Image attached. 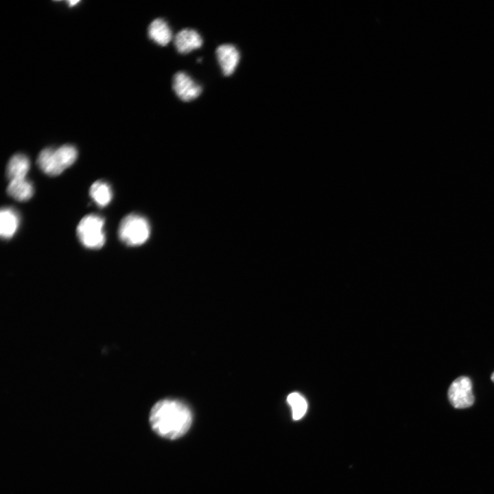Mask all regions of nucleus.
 <instances>
[{
	"label": "nucleus",
	"mask_w": 494,
	"mask_h": 494,
	"mask_svg": "<svg viewBox=\"0 0 494 494\" xmlns=\"http://www.w3.org/2000/svg\"><path fill=\"white\" fill-rule=\"evenodd\" d=\"M149 420L152 430L158 435L168 439H176L189 430L192 413L185 403L165 399L153 405Z\"/></svg>",
	"instance_id": "f257e3e1"
},
{
	"label": "nucleus",
	"mask_w": 494,
	"mask_h": 494,
	"mask_svg": "<svg viewBox=\"0 0 494 494\" xmlns=\"http://www.w3.org/2000/svg\"><path fill=\"white\" fill-rule=\"evenodd\" d=\"M78 2H79V1H68L70 6H73L75 4L78 3Z\"/></svg>",
	"instance_id": "2eb2a0df"
},
{
	"label": "nucleus",
	"mask_w": 494,
	"mask_h": 494,
	"mask_svg": "<svg viewBox=\"0 0 494 494\" xmlns=\"http://www.w3.org/2000/svg\"><path fill=\"white\" fill-rule=\"evenodd\" d=\"M172 86L176 95L185 102L198 98L202 91V86L184 71L174 74Z\"/></svg>",
	"instance_id": "423d86ee"
},
{
	"label": "nucleus",
	"mask_w": 494,
	"mask_h": 494,
	"mask_svg": "<svg viewBox=\"0 0 494 494\" xmlns=\"http://www.w3.org/2000/svg\"><path fill=\"white\" fill-rule=\"evenodd\" d=\"M287 401L292 408V417L294 420H299L305 415L307 404L302 395L298 392H292L288 395Z\"/></svg>",
	"instance_id": "4468645a"
},
{
	"label": "nucleus",
	"mask_w": 494,
	"mask_h": 494,
	"mask_svg": "<svg viewBox=\"0 0 494 494\" xmlns=\"http://www.w3.org/2000/svg\"><path fill=\"white\" fill-rule=\"evenodd\" d=\"M174 44L178 53L187 54L194 49L200 48L203 39L200 33L192 28H183L174 36Z\"/></svg>",
	"instance_id": "6e6552de"
},
{
	"label": "nucleus",
	"mask_w": 494,
	"mask_h": 494,
	"mask_svg": "<svg viewBox=\"0 0 494 494\" xmlns=\"http://www.w3.org/2000/svg\"><path fill=\"white\" fill-rule=\"evenodd\" d=\"M447 398L456 409H465L475 402L473 383L470 377L461 375L456 378L447 389Z\"/></svg>",
	"instance_id": "39448f33"
},
{
	"label": "nucleus",
	"mask_w": 494,
	"mask_h": 494,
	"mask_svg": "<svg viewBox=\"0 0 494 494\" xmlns=\"http://www.w3.org/2000/svg\"><path fill=\"white\" fill-rule=\"evenodd\" d=\"M150 235V226L145 217L131 213L125 216L121 221L118 235L126 245L137 246L144 244Z\"/></svg>",
	"instance_id": "7ed1b4c3"
},
{
	"label": "nucleus",
	"mask_w": 494,
	"mask_h": 494,
	"mask_svg": "<svg viewBox=\"0 0 494 494\" xmlns=\"http://www.w3.org/2000/svg\"><path fill=\"white\" fill-rule=\"evenodd\" d=\"M19 225L17 213L12 208H2L0 213V235L3 239H10L15 234Z\"/></svg>",
	"instance_id": "9d476101"
},
{
	"label": "nucleus",
	"mask_w": 494,
	"mask_h": 494,
	"mask_svg": "<svg viewBox=\"0 0 494 494\" xmlns=\"http://www.w3.org/2000/svg\"><path fill=\"white\" fill-rule=\"evenodd\" d=\"M149 38L161 46L167 45L172 39V30L168 23L163 18L153 20L148 29Z\"/></svg>",
	"instance_id": "1a4fd4ad"
},
{
	"label": "nucleus",
	"mask_w": 494,
	"mask_h": 494,
	"mask_svg": "<svg viewBox=\"0 0 494 494\" xmlns=\"http://www.w3.org/2000/svg\"><path fill=\"white\" fill-rule=\"evenodd\" d=\"M215 56L223 75L228 77L234 73L240 60V52L235 45L225 43L215 49Z\"/></svg>",
	"instance_id": "0eeeda50"
},
{
	"label": "nucleus",
	"mask_w": 494,
	"mask_h": 494,
	"mask_svg": "<svg viewBox=\"0 0 494 494\" xmlns=\"http://www.w3.org/2000/svg\"><path fill=\"white\" fill-rule=\"evenodd\" d=\"M78 151L71 145H63L58 148L43 149L37 158V165L46 174L51 176L60 174L76 160Z\"/></svg>",
	"instance_id": "f03ea898"
},
{
	"label": "nucleus",
	"mask_w": 494,
	"mask_h": 494,
	"mask_svg": "<svg viewBox=\"0 0 494 494\" xmlns=\"http://www.w3.org/2000/svg\"><path fill=\"white\" fill-rule=\"evenodd\" d=\"M7 193L18 201H27L33 196L34 188L26 178L11 180L7 187Z\"/></svg>",
	"instance_id": "f8f14e48"
},
{
	"label": "nucleus",
	"mask_w": 494,
	"mask_h": 494,
	"mask_svg": "<svg viewBox=\"0 0 494 494\" xmlns=\"http://www.w3.org/2000/svg\"><path fill=\"white\" fill-rule=\"evenodd\" d=\"M30 161L23 154L13 155L8 161L6 174L10 180L25 178L30 169Z\"/></svg>",
	"instance_id": "9b49d317"
},
{
	"label": "nucleus",
	"mask_w": 494,
	"mask_h": 494,
	"mask_svg": "<svg viewBox=\"0 0 494 494\" xmlns=\"http://www.w3.org/2000/svg\"><path fill=\"white\" fill-rule=\"evenodd\" d=\"M490 378L492 382L494 384V371L491 373Z\"/></svg>",
	"instance_id": "dca6fc26"
},
{
	"label": "nucleus",
	"mask_w": 494,
	"mask_h": 494,
	"mask_svg": "<svg viewBox=\"0 0 494 494\" xmlns=\"http://www.w3.org/2000/svg\"><path fill=\"white\" fill-rule=\"evenodd\" d=\"M89 195L93 201L100 207L108 205L113 198L110 185L102 180H97L91 186Z\"/></svg>",
	"instance_id": "ddd939ff"
},
{
	"label": "nucleus",
	"mask_w": 494,
	"mask_h": 494,
	"mask_svg": "<svg viewBox=\"0 0 494 494\" xmlns=\"http://www.w3.org/2000/svg\"><path fill=\"white\" fill-rule=\"evenodd\" d=\"M104 220L99 215L84 216L77 226V235L82 244L88 248L98 249L105 243Z\"/></svg>",
	"instance_id": "20e7f679"
}]
</instances>
